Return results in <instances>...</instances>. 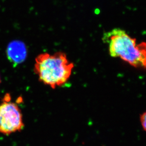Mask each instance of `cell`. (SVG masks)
Returning a JSON list of instances; mask_svg holds the SVG:
<instances>
[{
  "instance_id": "cell-5",
  "label": "cell",
  "mask_w": 146,
  "mask_h": 146,
  "mask_svg": "<svg viewBox=\"0 0 146 146\" xmlns=\"http://www.w3.org/2000/svg\"><path fill=\"white\" fill-rule=\"evenodd\" d=\"M140 120L142 128L146 131V111L141 115Z\"/></svg>"
},
{
  "instance_id": "cell-3",
  "label": "cell",
  "mask_w": 146,
  "mask_h": 146,
  "mask_svg": "<svg viewBox=\"0 0 146 146\" xmlns=\"http://www.w3.org/2000/svg\"><path fill=\"white\" fill-rule=\"evenodd\" d=\"M24 127L21 110L7 94L0 103V133L8 136L19 132Z\"/></svg>"
},
{
  "instance_id": "cell-1",
  "label": "cell",
  "mask_w": 146,
  "mask_h": 146,
  "mask_svg": "<svg viewBox=\"0 0 146 146\" xmlns=\"http://www.w3.org/2000/svg\"><path fill=\"white\" fill-rule=\"evenodd\" d=\"M103 39L108 45L109 54L119 58L131 66L146 68V43H138L124 30L114 29L104 34Z\"/></svg>"
},
{
  "instance_id": "cell-2",
  "label": "cell",
  "mask_w": 146,
  "mask_h": 146,
  "mask_svg": "<svg viewBox=\"0 0 146 146\" xmlns=\"http://www.w3.org/2000/svg\"><path fill=\"white\" fill-rule=\"evenodd\" d=\"M74 68V64L68 60L64 53H44L36 58L34 72L39 81L55 89L68 82Z\"/></svg>"
},
{
  "instance_id": "cell-4",
  "label": "cell",
  "mask_w": 146,
  "mask_h": 146,
  "mask_svg": "<svg viewBox=\"0 0 146 146\" xmlns=\"http://www.w3.org/2000/svg\"><path fill=\"white\" fill-rule=\"evenodd\" d=\"M6 55L10 62L14 65H18L23 62L27 57V48L21 41H13L8 45Z\"/></svg>"
},
{
  "instance_id": "cell-6",
  "label": "cell",
  "mask_w": 146,
  "mask_h": 146,
  "mask_svg": "<svg viewBox=\"0 0 146 146\" xmlns=\"http://www.w3.org/2000/svg\"><path fill=\"white\" fill-rule=\"evenodd\" d=\"M1 77H0V83H1Z\"/></svg>"
}]
</instances>
